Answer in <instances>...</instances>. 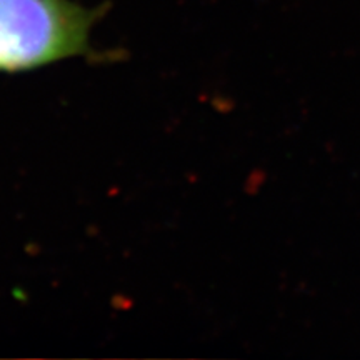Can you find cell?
Returning <instances> with one entry per match:
<instances>
[{
  "instance_id": "cell-1",
  "label": "cell",
  "mask_w": 360,
  "mask_h": 360,
  "mask_svg": "<svg viewBox=\"0 0 360 360\" xmlns=\"http://www.w3.org/2000/svg\"><path fill=\"white\" fill-rule=\"evenodd\" d=\"M107 11L109 4L89 8L74 0H0V74H25L69 58L120 60V51L90 45L92 29Z\"/></svg>"
}]
</instances>
